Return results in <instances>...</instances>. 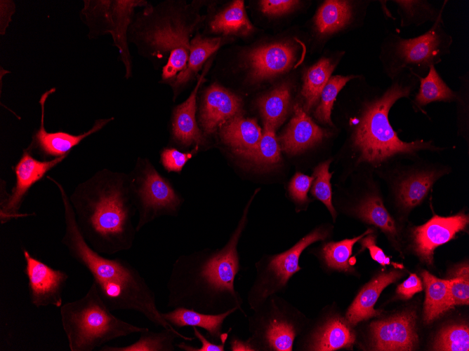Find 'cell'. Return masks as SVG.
<instances>
[{"instance_id": "21", "label": "cell", "mask_w": 469, "mask_h": 351, "mask_svg": "<svg viewBox=\"0 0 469 351\" xmlns=\"http://www.w3.org/2000/svg\"><path fill=\"white\" fill-rule=\"evenodd\" d=\"M343 53L324 55L310 66L304 72L301 95L303 98V110L311 111L317 104L320 94L329 78L336 68Z\"/></svg>"}, {"instance_id": "23", "label": "cell", "mask_w": 469, "mask_h": 351, "mask_svg": "<svg viewBox=\"0 0 469 351\" xmlns=\"http://www.w3.org/2000/svg\"><path fill=\"white\" fill-rule=\"evenodd\" d=\"M106 2L109 13L107 18L112 24L108 32L112 34L115 45L119 49L122 61L126 66V75L128 76L131 74V62L126 32L134 7L145 4V1H116L113 3L111 1V8H109L110 1Z\"/></svg>"}, {"instance_id": "11", "label": "cell", "mask_w": 469, "mask_h": 351, "mask_svg": "<svg viewBox=\"0 0 469 351\" xmlns=\"http://www.w3.org/2000/svg\"><path fill=\"white\" fill-rule=\"evenodd\" d=\"M416 313L402 312L370 325L375 350H413L418 341Z\"/></svg>"}, {"instance_id": "24", "label": "cell", "mask_w": 469, "mask_h": 351, "mask_svg": "<svg viewBox=\"0 0 469 351\" xmlns=\"http://www.w3.org/2000/svg\"><path fill=\"white\" fill-rule=\"evenodd\" d=\"M349 322L336 317L330 319L316 333L310 350L332 351L350 348L355 340V335Z\"/></svg>"}, {"instance_id": "10", "label": "cell", "mask_w": 469, "mask_h": 351, "mask_svg": "<svg viewBox=\"0 0 469 351\" xmlns=\"http://www.w3.org/2000/svg\"><path fill=\"white\" fill-rule=\"evenodd\" d=\"M22 253L25 262L23 272L27 279L31 303L36 308H60L69 275L35 258L27 249H23Z\"/></svg>"}, {"instance_id": "30", "label": "cell", "mask_w": 469, "mask_h": 351, "mask_svg": "<svg viewBox=\"0 0 469 351\" xmlns=\"http://www.w3.org/2000/svg\"><path fill=\"white\" fill-rule=\"evenodd\" d=\"M252 333V337L248 340L254 350H256V345L263 340L271 350H292L296 331L293 326L286 321L272 320L263 331H256Z\"/></svg>"}, {"instance_id": "38", "label": "cell", "mask_w": 469, "mask_h": 351, "mask_svg": "<svg viewBox=\"0 0 469 351\" xmlns=\"http://www.w3.org/2000/svg\"><path fill=\"white\" fill-rule=\"evenodd\" d=\"M275 129L267 124H264L258 149L251 158L260 165H271L279 162L280 159V148L276 137Z\"/></svg>"}, {"instance_id": "40", "label": "cell", "mask_w": 469, "mask_h": 351, "mask_svg": "<svg viewBox=\"0 0 469 351\" xmlns=\"http://www.w3.org/2000/svg\"><path fill=\"white\" fill-rule=\"evenodd\" d=\"M450 291L454 305L469 304V267H458L450 280Z\"/></svg>"}, {"instance_id": "5", "label": "cell", "mask_w": 469, "mask_h": 351, "mask_svg": "<svg viewBox=\"0 0 469 351\" xmlns=\"http://www.w3.org/2000/svg\"><path fill=\"white\" fill-rule=\"evenodd\" d=\"M60 308L71 351H92L113 340L148 329L113 315L93 282L83 297L62 304Z\"/></svg>"}, {"instance_id": "17", "label": "cell", "mask_w": 469, "mask_h": 351, "mask_svg": "<svg viewBox=\"0 0 469 351\" xmlns=\"http://www.w3.org/2000/svg\"><path fill=\"white\" fill-rule=\"evenodd\" d=\"M331 135V132L316 124L298 105L294 106V116L281 137L282 149L296 154L314 147Z\"/></svg>"}, {"instance_id": "42", "label": "cell", "mask_w": 469, "mask_h": 351, "mask_svg": "<svg viewBox=\"0 0 469 351\" xmlns=\"http://www.w3.org/2000/svg\"><path fill=\"white\" fill-rule=\"evenodd\" d=\"M194 337L197 338L202 345L200 347H194L185 342L176 343V347L184 351H224L225 345L228 333H223L220 336V343L216 344L209 341L197 327H192Z\"/></svg>"}, {"instance_id": "2", "label": "cell", "mask_w": 469, "mask_h": 351, "mask_svg": "<svg viewBox=\"0 0 469 351\" xmlns=\"http://www.w3.org/2000/svg\"><path fill=\"white\" fill-rule=\"evenodd\" d=\"M79 230L101 254L128 250L136 233L130 177L103 169L79 183L69 195Z\"/></svg>"}, {"instance_id": "41", "label": "cell", "mask_w": 469, "mask_h": 351, "mask_svg": "<svg viewBox=\"0 0 469 351\" xmlns=\"http://www.w3.org/2000/svg\"><path fill=\"white\" fill-rule=\"evenodd\" d=\"M197 149V147L191 152L183 153L173 148L165 149L161 153V162L169 172H179L187 160L192 157Z\"/></svg>"}, {"instance_id": "37", "label": "cell", "mask_w": 469, "mask_h": 351, "mask_svg": "<svg viewBox=\"0 0 469 351\" xmlns=\"http://www.w3.org/2000/svg\"><path fill=\"white\" fill-rule=\"evenodd\" d=\"M434 350H469V328L464 324H453L441 329L435 339Z\"/></svg>"}, {"instance_id": "1", "label": "cell", "mask_w": 469, "mask_h": 351, "mask_svg": "<svg viewBox=\"0 0 469 351\" xmlns=\"http://www.w3.org/2000/svg\"><path fill=\"white\" fill-rule=\"evenodd\" d=\"M46 178L57 186L63 205L65 233L61 243L70 256L91 274L110 310L138 312L155 326L173 331L184 341H192L194 337L183 334L164 319L157 308L154 291L136 268L124 259L105 257L88 244L79 230L65 188L55 179Z\"/></svg>"}, {"instance_id": "28", "label": "cell", "mask_w": 469, "mask_h": 351, "mask_svg": "<svg viewBox=\"0 0 469 351\" xmlns=\"http://www.w3.org/2000/svg\"><path fill=\"white\" fill-rule=\"evenodd\" d=\"M213 32L223 34L248 35L253 30L244 8L243 1H234L218 13L211 22Z\"/></svg>"}, {"instance_id": "44", "label": "cell", "mask_w": 469, "mask_h": 351, "mask_svg": "<svg viewBox=\"0 0 469 351\" xmlns=\"http://www.w3.org/2000/svg\"><path fill=\"white\" fill-rule=\"evenodd\" d=\"M298 3V1L293 0H263L260 2V5L263 13L280 15L292 10Z\"/></svg>"}, {"instance_id": "46", "label": "cell", "mask_w": 469, "mask_h": 351, "mask_svg": "<svg viewBox=\"0 0 469 351\" xmlns=\"http://www.w3.org/2000/svg\"><path fill=\"white\" fill-rule=\"evenodd\" d=\"M362 249L367 248L369 250L372 259L378 263L385 266L390 263L389 258L386 257L383 250L376 246V238L374 235H369L361 240Z\"/></svg>"}, {"instance_id": "8", "label": "cell", "mask_w": 469, "mask_h": 351, "mask_svg": "<svg viewBox=\"0 0 469 351\" xmlns=\"http://www.w3.org/2000/svg\"><path fill=\"white\" fill-rule=\"evenodd\" d=\"M67 156V155H65L51 160H39L34 158L28 149L23 150L20 160L13 167L15 182L10 193L7 192L6 186H3L1 183V223L28 215L20 214V209L30 188L42 179L49 171L62 162Z\"/></svg>"}, {"instance_id": "35", "label": "cell", "mask_w": 469, "mask_h": 351, "mask_svg": "<svg viewBox=\"0 0 469 351\" xmlns=\"http://www.w3.org/2000/svg\"><path fill=\"white\" fill-rule=\"evenodd\" d=\"M356 212L360 219L378 226L392 238L398 235L394 220L378 197L367 198L358 206Z\"/></svg>"}, {"instance_id": "33", "label": "cell", "mask_w": 469, "mask_h": 351, "mask_svg": "<svg viewBox=\"0 0 469 351\" xmlns=\"http://www.w3.org/2000/svg\"><path fill=\"white\" fill-rule=\"evenodd\" d=\"M360 75H334L331 76L324 87L319 99L318 104L314 111L315 118L320 123L333 126L331 115L333 104L338 93L350 81Z\"/></svg>"}, {"instance_id": "14", "label": "cell", "mask_w": 469, "mask_h": 351, "mask_svg": "<svg viewBox=\"0 0 469 351\" xmlns=\"http://www.w3.org/2000/svg\"><path fill=\"white\" fill-rule=\"evenodd\" d=\"M468 223V216L463 214L448 217L435 215L427 223L414 229L416 252L426 263H432L435 249L454 238Z\"/></svg>"}, {"instance_id": "4", "label": "cell", "mask_w": 469, "mask_h": 351, "mask_svg": "<svg viewBox=\"0 0 469 351\" xmlns=\"http://www.w3.org/2000/svg\"><path fill=\"white\" fill-rule=\"evenodd\" d=\"M364 100L359 118L355 123L352 144L359 162L378 166L399 156H416L421 151H441L432 141L401 140L393 130L388 114L400 99L409 98L418 87L417 76L404 72L390 81L385 88L367 83L361 78Z\"/></svg>"}, {"instance_id": "9", "label": "cell", "mask_w": 469, "mask_h": 351, "mask_svg": "<svg viewBox=\"0 0 469 351\" xmlns=\"http://www.w3.org/2000/svg\"><path fill=\"white\" fill-rule=\"evenodd\" d=\"M195 23L188 25L178 18L166 20L147 31V41L157 52L170 53L164 67L162 78L169 79L187 65L189 53V35Z\"/></svg>"}, {"instance_id": "6", "label": "cell", "mask_w": 469, "mask_h": 351, "mask_svg": "<svg viewBox=\"0 0 469 351\" xmlns=\"http://www.w3.org/2000/svg\"><path fill=\"white\" fill-rule=\"evenodd\" d=\"M453 37L447 31L443 13L425 33L404 38L389 32L380 45L378 60L383 74L391 81L404 72L424 77L431 66L450 54Z\"/></svg>"}, {"instance_id": "20", "label": "cell", "mask_w": 469, "mask_h": 351, "mask_svg": "<svg viewBox=\"0 0 469 351\" xmlns=\"http://www.w3.org/2000/svg\"><path fill=\"white\" fill-rule=\"evenodd\" d=\"M239 309L234 307L220 313H204L197 310L175 308L167 312H162L166 321L176 329L182 327H199L204 329L215 341L222 335V326L225 319Z\"/></svg>"}, {"instance_id": "19", "label": "cell", "mask_w": 469, "mask_h": 351, "mask_svg": "<svg viewBox=\"0 0 469 351\" xmlns=\"http://www.w3.org/2000/svg\"><path fill=\"white\" fill-rule=\"evenodd\" d=\"M402 273L397 270L378 275L367 284L358 294L346 313V318L350 324L355 325L359 322L377 317L381 310H375V305L381 291L387 286L400 278Z\"/></svg>"}, {"instance_id": "13", "label": "cell", "mask_w": 469, "mask_h": 351, "mask_svg": "<svg viewBox=\"0 0 469 351\" xmlns=\"http://www.w3.org/2000/svg\"><path fill=\"white\" fill-rule=\"evenodd\" d=\"M371 1L326 0L313 18V29L319 39L336 35L354 25L365 15Z\"/></svg>"}, {"instance_id": "29", "label": "cell", "mask_w": 469, "mask_h": 351, "mask_svg": "<svg viewBox=\"0 0 469 351\" xmlns=\"http://www.w3.org/2000/svg\"><path fill=\"white\" fill-rule=\"evenodd\" d=\"M180 338L173 331L162 328L160 331H152L149 329L140 333L134 343L124 346L105 345L100 351H174L175 340Z\"/></svg>"}, {"instance_id": "34", "label": "cell", "mask_w": 469, "mask_h": 351, "mask_svg": "<svg viewBox=\"0 0 469 351\" xmlns=\"http://www.w3.org/2000/svg\"><path fill=\"white\" fill-rule=\"evenodd\" d=\"M437 178L433 172L414 174L402 181L399 186V199L406 208L418 205Z\"/></svg>"}, {"instance_id": "15", "label": "cell", "mask_w": 469, "mask_h": 351, "mask_svg": "<svg viewBox=\"0 0 469 351\" xmlns=\"http://www.w3.org/2000/svg\"><path fill=\"white\" fill-rule=\"evenodd\" d=\"M295 59L292 46L277 43L254 48L245 55L252 81L272 78L288 70Z\"/></svg>"}, {"instance_id": "43", "label": "cell", "mask_w": 469, "mask_h": 351, "mask_svg": "<svg viewBox=\"0 0 469 351\" xmlns=\"http://www.w3.org/2000/svg\"><path fill=\"white\" fill-rule=\"evenodd\" d=\"M313 179V177L297 172L291 179L289 186L292 198L299 203L306 202L308 201V191Z\"/></svg>"}, {"instance_id": "27", "label": "cell", "mask_w": 469, "mask_h": 351, "mask_svg": "<svg viewBox=\"0 0 469 351\" xmlns=\"http://www.w3.org/2000/svg\"><path fill=\"white\" fill-rule=\"evenodd\" d=\"M419 80L418 90L413 100L414 106L421 109L434 102H451L456 100V91L451 89L437 71L431 66L424 77Z\"/></svg>"}, {"instance_id": "18", "label": "cell", "mask_w": 469, "mask_h": 351, "mask_svg": "<svg viewBox=\"0 0 469 351\" xmlns=\"http://www.w3.org/2000/svg\"><path fill=\"white\" fill-rule=\"evenodd\" d=\"M260 126L255 119L237 115L222 125L220 137L234 151L248 159L256 153L262 137Z\"/></svg>"}, {"instance_id": "26", "label": "cell", "mask_w": 469, "mask_h": 351, "mask_svg": "<svg viewBox=\"0 0 469 351\" xmlns=\"http://www.w3.org/2000/svg\"><path fill=\"white\" fill-rule=\"evenodd\" d=\"M399 18L402 28L418 27L427 22L434 23L440 15L444 13L447 1L440 8L436 7L428 0H392Z\"/></svg>"}, {"instance_id": "7", "label": "cell", "mask_w": 469, "mask_h": 351, "mask_svg": "<svg viewBox=\"0 0 469 351\" xmlns=\"http://www.w3.org/2000/svg\"><path fill=\"white\" fill-rule=\"evenodd\" d=\"M129 177L133 200L139 214L137 232L157 217L178 213L182 199L147 160L138 161Z\"/></svg>"}, {"instance_id": "22", "label": "cell", "mask_w": 469, "mask_h": 351, "mask_svg": "<svg viewBox=\"0 0 469 351\" xmlns=\"http://www.w3.org/2000/svg\"><path fill=\"white\" fill-rule=\"evenodd\" d=\"M206 71L207 68L199 76L189 97L174 111L173 132L175 137L185 145L200 144L203 142V137L195 118L196 97L199 88L204 81V76Z\"/></svg>"}, {"instance_id": "16", "label": "cell", "mask_w": 469, "mask_h": 351, "mask_svg": "<svg viewBox=\"0 0 469 351\" xmlns=\"http://www.w3.org/2000/svg\"><path fill=\"white\" fill-rule=\"evenodd\" d=\"M241 111L242 100L239 97L218 84L211 85L205 92L200 112L204 132H213L218 126L240 115Z\"/></svg>"}, {"instance_id": "31", "label": "cell", "mask_w": 469, "mask_h": 351, "mask_svg": "<svg viewBox=\"0 0 469 351\" xmlns=\"http://www.w3.org/2000/svg\"><path fill=\"white\" fill-rule=\"evenodd\" d=\"M221 44L220 38L203 39L199 35L194 37L190 43V55L186 67L178 75L175 85L179 86L188 81Z\"/></svg>"}, {"instance_id": "47", "label": "cell", "mask_w": 469, "mask_h": 351, "mask_svg": "<svg viewBox=\"0 0 469 351\" xmlns=\"http://www.w3.org/2000/svg\"><path fill=\"white\" fill-rule=\"evenodd\" d=\"M231 350L234 351H254L249 340L244 342L238 339H233L231 342Z\"/></svg>"}, {"instance_id": "12", "label": "cell", "mask_w": 469, "mask_h": 351, "mask_svg": "<svg viewBox=\"0 0 469 351\" xmlns=\"http://www.w3.org/2000/svg\"><path fill=\"white\" fill-rule=\"evenodd\" d=\"M55 91V88L47 90L39 99L41 106L40 127L34 133L32 142L27 148L30 152L32 150L38 151L40 156L45 158L48 157L58 158L68 155L70 151L83 139L100 130L113 119V118L98 119L90 130L77 135L63 131L48 132L44 126L45 103L47 97Z\"/></svg>"}, {"instance_id": "32", "label": "cell", "mask_w": 469, "mask_h": 351, "mask_svg": "<svg viewBox=\"0 0 469 351\" xmlns=\"http://www.w3.org/2000/svg\"><path fill=\"white\" fill-rule=\"evenodd\" d=\"M290 102V90L286 84L276 88L258 100V106L264 124L275 129L284 120Z\"/></svg>"}, {"instance_id": "3", "label": "cell", "mask_w": 469, "mask_h": 351, "mask_svg": "<svg viewBox=\"0 0 469 351\" xmlns=\"http://www.w3.org/2000/svg\"><path fill=\"white\" fill-rule=\"evenodd\" d=\"M244 228L238 224L220 250L182 255L174 261L166 282L168 308L213 314L241 309L234 283L240 269L237 244Z\"/></svg>"}, {"instance_id": "39", "label": "cell", "mask_w": 469, "mask_h": 351, "mask_svg": "<svg viewBox=\"0 0 469 351\" xmlns=\"http://www.w3.org/2000/svg\"><path fill=\"white\" fill-rule=\"evenodd\" d=\"M331 162V160H326L315 167L313 174L314 179L312 183L311 193L326 205L333 219H335L336 212L331 202V187L330 183L331 174L329 171Z\"/></svg>"}, {"instance_id": "36", "label": "cell", "mask_w": 469, "mask_h": 351, "mask_svg": "<svg viewBox=\"0 0 469 351\" xmlns=\"http://www.w3.org/2000/svg\"><path fill=\"white\" fill-rule=\"evenodd\" d=\"M373 232L369 229L363 234L352 239L337 242H329L322 249V254L327 266L333 269L348 272L352 270L350 263L353 245L362 238Z\"/></svg>"}, {"instance_id": "25", "label": "cell", "mask_w": 469, "mask_h": 351, "mask_svg": "<svg viewBox=\"0 0 469 351\" xmlns=\"http://www.w3.org/2000/svg\"><path fill=\"white\" fill-rule=\"evenodd\" d=\"M426 289L424 303V322L430 323L452 308L450 280L437 278L428 271L421 273Z\"/></svg>"}, {"instance_id": "45", "label": "cell", "mask_w": 469, "mask_h": 351, "mask_svg": "<svg viewBox=\"0 0 469 351\" xmlns=\"http://www.w3.org/2000/svg\"><path fill=\"white\" fill-rule=\"evenodd\" d=\"M422 289V283L416 274H411L403 283L398 286L397 292L402 298L408 299Z\"/></svg>"}]
</instances>
